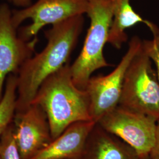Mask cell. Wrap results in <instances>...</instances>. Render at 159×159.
Wrapping results in <instances>:
<instances>
[{
    "label": "cell",
    "instance_id": "cell-5",
    "mask_svg": "<svg viewBox=\"0 0 159 159\" xmlns=\"http://www.w3.org/2000/svg\"><path fill=\"white\" fill-rule=\"evenodd\" d=\"M142 47V40L134 36L119 64L109 74L91 77L85 88L91 119L97 123L119 104L125 73L131 60Z\"/></svg>",
    "mask_w": 159,
    "mask_h": 159
},
{
    "label": "cell",
    "instance_id": "cell-2",
    "mask_svg": "<svg viewBox=\"0 0 159 159\" xmlns=\"http://www.w3.org/2000/svg\"><path fill=\"white\" fill-rule=\"evenodd\" d=\"M33 103L45 111L52 139L74 123L93 120L87 93L74 84L68 63L43 82Z\"/></svg>",
    "mask_w": 159,
    "mask_h": 159
},
{
    "label": "cell",
    "instance_id": "cell-6",
    "mask_svg": "<svg viewBox=\"0 0 159 159\" xmlns=\"http://www.w3.org/2000/svg\"><path fill=\"white\" fill-rule=\"evenodd\" d=\"M97 123L129 145L140 158L148 157L154 142L156 120L118 106Z\"/></svg>",
    "mask_w": 159,
    "mask_h": 159
},
{
    "label": "cell",
    "instance_id": "cell-8",
    "mask_svg": "<svg viewBox=\"0 0 159 159\" xmlns=\"http://www.w3.org/2000/svg\"><path fill=\"white\" fill-rule=\"evenodd\" d=\"M12 20V11L6 4L0 6V100L6 81L10 74H17L23 64L34 55L37 37L21 39Z\"/></svg>",
    "mask_w": 159,
    "mask_h": 159
},
{
    "label": "cell",
    "instance_id": "cell-12",
    "mask_svg": "<svg viewBox=\"0 0 159 159\" xmlns=\"http://www.w3.org/2000/svg\"><path fill=\"white\" fill-rule=\"evenodd\" d=\"M113 13V23L108 36V43L120 49L127 40L125 30L139 23L146 21L135 11L130 0H110Z\"/></svg>",
    "mask_w": 159,
    "mask_h": 159
},
{
    "label": "cell",
    "instance_id": "cell-11",
    "mask_svg": "<svg viewBox=\"0 0 159 159\" xmlns=\"http://www.w3.org/2000/svg\"><path fill=\"white\" fill-rule=\"evenodd\" d=\"M82 159H139L136 151L96 123L85 144Z\"/></svg>",
    "mask_w": 159,
    "mask_h": 159
},
{
    "label": "cell",
    "instance_id": "cell-3",
    "mask_svg": "<svg viewBox=\"0 0 159 159\" xmlns=\"http://www.w3.org/2000/svg\"><path fill=\"white\" fill-rule=\"evenodd\" d=\"M87 14L90 27L79 56L70 65L74 84L82 90L94 71L110 66L103 53L113 19L110 0H90Z\"/></svg>",
    "mask_w": 159,
    "mask_h": 159
},
{
    "label": "cell",
    "instance_id": "cell-7",
    "mask_svg": "<svg viewBox=\"0 0 159 159\" xmlns=\"http://www.w3.org/2000/svg\"><path fill=\"white\" fill-rule=\"evenodd\" d=\"M90 0H38L21 10L12 12V20L17 29L26 20L31 23L19 29V36L25 41L37 37L47 25H54L73 17L87 14Z\"/></svg>",
    "mask_w": 159,
    "mask_h": 159
},
{
    "label": "cell",
    "instance_id": "cell-1",
    "mask_svg": "<svg viewBox=\"0 0 159 159\" xmlns=\"http://www.w3.org/2000/svg\"><path fill=\"white\" fill-rule=\"evenodd\" d=\"M83 24V16H79L54 24L45 31L44 48L27 60L16 74V113L28 108L43 82L68 63Z\"/></svg>",
    "mask_w": 159,
    "mask_h": 159
},
{
    "label": "cell",
    "instance_id": "cell-13",
    "mask_svg": "<svg viewBox=\"0 0 159 159\" xmlns=\"http://www.w3.org/2000/svg\"><path fill=\"white\" fill-rule=\"evenodd\" d=\"M17 98V75L10 74L6 79L4 93L0 100V136L14 121Z\"/></svg>",
    "mask_w": 159,
    "mask_h": 159
},
{
    "label": "cell",
    "instance_id": "cell-19",
    "mask_svg": "<svg viewBox=\"0 0 159 159\" xmlns=\"http://www.w3.org/2000/svg\"><path fill=\"white\" fill-rule=\"evenodd\" d=\"M82 159V158L81 157V158H76V159Z\"/></svg>",
    "mask_w": 159,
    "mask_h": 159
},
{
    "label": "cell",
    "instance_id": "cell-9",
    "mask_svg": "<svg viewBox=\"0 0 159 159\" xmlns=\"http://www.w3.org/2000/svg\"><path fill=\"white\" fill-rule=\"evenodd\" d=\"M22 159H31L52 140L47 115L36 104L16 113L12 122Z\"/></svg>",
    "mask_w": 159,
    "mask_h": 159
},
{
    "label": "cell",
    "instance_id": "cell-14",
    "mask_svg": "<svg viewBox=\"0 0 159 159\" xmlns=\"http://www.w3.org/2000/svg\"><path fill=\"white\" fill-rule=\"evenodd\" d=\"M0 159H22L12 123L0 136Z\"/></svg>",
    "mask_w": 159,
    "mask_h": 159
},
{
    "label": "cell",
    "instance_id": "cell-4",
    "mask_svg": "<svg viewBox=\"0 0 159 159\" xmlns=\"http://www.w3.org/2000/svg\"><path fill=\"white\" fill-rule=\"evenodd\" d=\"M119 106L159 119V81L142 47L126 71Z\"/></svg>",
    "mask_w": 159,
    "mask_h": 159
},
{
    "label": "cell",
    "instance_id": "cell-16",
    "mask_svg": "<svg viewBox=\"0 0 159 159\" xmlns=\"http://www.w3.org/2000/svg\"><path fill=\"white\" fill-rule=\"evenodd\" d=\"M148 159H159V119L157 121L154 142L148 154Z\"/></svg>",
    "mask_w": 159,
    "mask_h": 159
},
{
    "label": "cell",
    "instance_id": "cell-17",
    "mask_svg": "<svg viewBox=\"0 0 159 159\" xmlns=\"http://www.w3.org/2000/svg\"><path fill=\"white\" fill-rule=\"evenodd\" d=\"M17 7L24 8L28 7L32 4L31 0H6Z\"/></svg>",
    "mask_w": 159,
    "mask_h": 159
},
{
    "label": "cell",
    "instance_id": "cell-10",
    "mask_svg": "<svg viewBox=\"0 0 159 159\" xmlns=\"http://www.w3.org/2000/svg\"><path fill=\"white\" fill-rule=\"evenodd\" d=\"M93 120L74 123L31 159H72L82 157L87 139L96 125Z\"/></svg>",
    "mask_w": 159,
    "mask_h": 159
},
{
    "label": "cell",
    "instance_id": "cell-15",
    "mask_svg": "<svg viewBox=\"0 0 159 159\" xmlns=\"http://www.w3.org/2000/svg\"><path fill=\"white\" fill-rule=\"evenodd\" d=\"M145 24L150 29L153 38L151 40L142 41L143 49L155 64L159 81V27L148 20Z\"/></svg>",
    "mask_w": 159,
    "mask_h": 159
},
{
    "label": "cell",
    "instance_id": "cell-18",
    "mask_svg": "<svg viewBox=\"0 0 159 159\" xmlns=\"http://www.w3.org/2000/svg\"><path fill=\"white\" fill-rule=\"evenodd\" d=\"M139 159H148V157H147V158H142H142H139Z\"/></svg>",
    "mask_w": 159,
    "mask_h": 159
}]
</instances>
